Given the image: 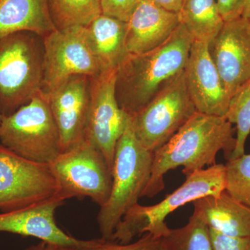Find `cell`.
Listing matches in <instances>:
<instances>
[{
    "label": "cell",
    "mask_w": 250,
    "mask_h": 250,
    "mask_svg": "<svg viewBox=\"0 0 250 250\" xmlns=\"http://www.w3.org/2000/svg\"><path fill=\"white\" fill-rule=\"evenodd\" d=\"M233 132L232 124L225 117L195 112L168 142L153 153L152 173L142 197H153L162 191L164 175L171 170L184 167L187 177L216 164L220 151L228 160L236 146Z\"/></svg>",
    "instance_id": "cell-1"
},
{
    "label": "cell",
    "mask_w": 250,
    "mask_h": 250,
    "mask_svg": "<svg viewBox=\"0 0 250 250\" xmlns=\"http://www.w3.org/2000/svg\"><path fill=\"white\" fill-rule=\"evenodd\" d=\"M194 40L180 24L165 42L142 54H127L116 72L120 107L134 116L184 73Z\"/></svg>",
    "instance_id": "cell-2"
},
{
    "label": "cell",
    "mask_w": 250,
    "mask_h": 250,
    "mask_svg": "<svg viewBox=\"0 0 250 250\" xmlns=\"http://www.w3.org/2000/svg\"><path fill=\"white\" fill-rule=\"evenodd\" d=\"M153 153L141 144L135 134L131 116L116 145L112 167V187L107 202L98 215L102 238L111 241L125 213L139 204L150 179Z\"/></svg>",
    "instance_id": "cell-3"
},
{
    "label": "cell",
    "mask_w": 250,
    "mask_h": 250,
    "mask_svg": "<svg viewBox=\"0 0 250 250\" xmlns=\"http://www.w3.org/2000/svg\"><path fill=\"white\" fill-rule=\"evenodd\" d=\"M43 37L32 31L0 39V113L12 114L41 93L43 82Z\"/></svg>",
    "instance_id": "cell-4"
},
{
    "label": "cell",
    "mask_w": 250,
    "mask_h": 250,
    "mask_svg": "<svg viewBox=\"0 0 250 250\" xmlns=\"http://www.w3.org/2000/svg\"><path fill=\"white\" fill-rule=\"evenodd\" d=\"M226 170L223 164H215L187 176L185 182L164 200L152 206L137 204L130 208L115 230L111 241L128 243L135 236L149 233L160 238L170 228L166 218L179 207L197 199L218 195L225 190Z\"/></svg>",
    "instance_id": "cell-5"
},
{
    "label": "cell",
    "mask_w": 250,
    "mask_h": 250,
    "mask_svg": "<svg viewBox=\"0 0 250 250\" xmlns=\"http://www.w3.org/2000/svg\"><path fill=\"white\" fill-rule=\"evenodd\" d=\"M1 145L28 160L49 164L62 152L58 128L42 92L0 124Z\"/></svg>",
    "instance_id": "cell-6"
},
{
    "label": "cell",
    "mask_w": 250,
    "mask_h": 250,
    "mask_svg": "<svg viewBox=\"0 0 250 250\" xmlns=\"http://www.w3.org/2000/svg\"><path fill=\"white\" fill-rule=\"evenodd\" d=\"M65 200L72 197H89L100 207L109 198L112 169L103 153L83 140L62 152L49 164Z\"/></svg>",
    "instance_id": "cell-7"
},
{
    "label": "cell",
    "mask_w": 250,
    "mask_h": 250,
    "mask_svg": "<svg viewBox=\"0 0 250 250\" xmlns=\"http://www.w3.org/2000/svg\"><path fill=\"white\" fill-rule=\"evenodd\" d=\"M196 111L183 73L146 107L131 116V123L138 140L154 153L168 142Z\"/></svg>",
    "instance_id": "cell-8"
},
{
    "label": "cell",
    "mask_w": 250,
    "mask_h": 250,
    "mask_svg": "<svg viewBox=\"0 0 250 250\" xmlns=\"http://www.w3.org/2000/svg\"><path fill=\"white\" fill-rule=\"evenodd\" d=\"M49 164L28 160L0 145V210L12 211L59 195Z\"/></svg>",
    "instance_id": "cell-9"
},
{
    "label": "cell",
    "mask_w": 250,
    "mask_h": 250,
    "mask_svg": "<svg viewBox=\"0 0 250 250\" xmlns=\"http://www.w3.org/2000/svg\"><path fill=\"white\" fill-rule=\"evenodd\" d=\"M43 82L42 92L48 94L73 75L89 77L101 74L85 26L55 30L44 36Z\"/></svg>",
    "instance_id": "cell-10"
},
{
    "label": "cell",
    "mask_w": 250,
    "mask_h": 250,
    "mask_svg": "<svg viewBox=\"0 0 250 250\" xmlns=\"http://www.w3.org/2000/svg\"><path fill=\"white\" fill-rule=\"evenodd\" d=\"M117 69L90 77L89 108L85 134V140L103 153L111 169L117 143L129 118L117 101Z\"/></svg>",
    "instance_id": "cell-11"
},
{
    "label": "cell",
    "mask_w": 250,
    "mask_h": 250,
    "mask_svg": "<svg viewBox=\"0 0 250 250\" xmlns=\"http://www.w3.org/2000/svg\"><path fill=\"white\" fill-rule=\"evenodd\" d=\"M208 49L231 98L250 80V21L241 17L225 22Z\"/></svg>",
    "instance_id": "cell-12"
},
{
    "label": "cell",
    "mask_w": 250,
    "mask_h": 250,
    "mask_svg": "<svg viewBox=\"0 0 250 250\" xmlns=\"http://www.w3.org/2000/svg\"><path fill=\"white\" fill-rule=\"evenodd\" d=\"M65 200L56 195L36 205L0 213V232L31 236L60 248L79 249L95 244L98 239L80 240L59 228L55 213Z\"/></svg>",
    "instance_id": "cell-13"
},
{
    "label": "cell",
    "mask_w": 250,
    "mask_h": 250,
    "mask_svg": "<svg viewBox=\"0 0 250 250\" xmlns=\"http://www.w3.org/2000/svg\"><path fill=\"white\" fill-rule=\"evenodd\" d=\"M90 77L73 75L44 94L60 136L62 152L85 139L90 103Z\"/></svg>",
    "instance_id": "cell-14"
},
{
    "label": "cell",
    "mask_w": 250,
    "mask_h": 250,
    "mask_svg": "<svg viewBox=\"0 0 250 250\" xmlns=\"http://www.w3.org/2000/svg\"><path fill=\"white\" fill-rule=\"evenodd\" d=\"M208 44L199 41L192 42L184 71L186 85L197 111L225 117L231 98L210 58Z\"/></svg>",
    "instance_id": "cell-15"
},
{
    "label": "cell",
    "mask_w": 250,
    "mask_h": 250,
    "mask_svg": "<svg viewBox=\"0 0 250 250\" xmlns=\"http://www.w3.org/2000/svg\"><path fill=\"white\" fill-rule=\"evenodd\" d=\"M180 24L177 13L163 9L152 0H141L126 22L127 54H142L156 48Z\"/></svg>",
    "instance_id": "cell-16"
},
{
    "label": "cell",
    "mask_w": 250,
    "mask_h": 250,
    "mask_svg": "<svg viewBox=\"0 0 250 250\" xmlns=\"http://www.w3.org/2000/svg\"><path fill=\"white\" fill-rule=\"evenodd\" d=\"M194 211L202 215L210 229L227 236H250V208L226 190L192 202Z\"/></svg>",
    "instance_id": "cell-17"
},
{
    "label": "cell",
    "mask_w": 250,
    "mask_h": 250,
    "mask_svg": "<svg viewBox=\"0 0 250 250\" xmlns=\"http://www.w3.org/2000/svg\"><path fill=\"white\" fill-rule=\"evenodd\" d=\"M55 29L46 0H0V39L22 31L44 37Z\"/></svg>",
    "instance_id": "cell-18"
},
{
    "label": "cell",
    "mask_w": 250,
    "mask_h": 250,
    "mask_svg": "<svg viewBox=\"0 0 250 250\" xmlns=\"http://www.w3.org/2000/svg\"><path fill=\"white\" fill-rule=\"evenodd\" d=\"M85 27L102 71L118 68L127 55L126 22L100 14Z\"/></svg>",
    "instance_id": "cell-19"
},
{
    "label": "cell",
    "mask_w": 250,
    "mask_h": 250,
    "mask_svg": "<svg viewBox=\"0 0 250 250\" xmlns=\"http://www.w3.org/2000/svg\"><path fill=\"white\" fill-rule=\"evenodd\" d=\"M178 14L181 24L194 40L208 43L225 23L215 0H184Z\"/></svg>",
    "instance_id": "cell-20"
},
{
    "label": "cell",
    "mask_w": 250,
    "mask_h": 250,
    "mask_svg": "<svg viewBox=\"0 0 250 250\" xmlns=\"http://www.w3.org/2000/svg\"><path fill=\"white\" fill-rule=\"evenodd\" d=\"M159 240L161 250H213L209 227L195 211L185 226L170 229Z\"/></svg>",
    "instance_id": "cell-21"
},
{
    "label": "cell",
    "mask_w": 250,
    "mask_h": 250,
    "mask_svg": "<svg viewBox=\"0 0 250 250\" xmlns=\"http://www.w3.org/2000/svg\"><path fill=\"white\" fill-rule=\"evenodd\" d=\"M56 29L86 26L102 14L101 0H46Z\"/></svg>",
    "instance_id": "cell-22"
},
{
    "label": "cell",
    "mask_w": 250,
    "mask_h": 250,
    "mask_svg": "<svg viewBox=\"0 0 250 250\" xmlns=\"http://www.w3.org/2000/svg\"><path fill=\"white\" fill-rule=\"evenodd\" d=\"M225 118L236 125V146L229 160L245 154L247 139L250 134V80L230 99Z\"/></svg>",
    "instance_id": "cell-23"
},
{
    "label": "cell",
    "mask_w": 250,
    "mask_h": 250,
    "mask_svg": "<svg viewBox=\"0 0 250 250\" xmlns=\"http://www.w3.org/2000/svg\"><path fill=\"white\" fill-rule=\"evenodd\" d=\"M225 166V190L250 208V154L229 159Z\"/></svg>",
    "instance_id": "cell-24"
},
{
    "label": "cell",
    "mask_w": 250,
    "mask_h": 250,
    "mask_svg": "<svg viewBox=\"0 0 250 250\" xmlns=\"http://www.w3.org/2000/svg\"><path fill=\"white\" fill-rule=\"evenodd\" d=\"M72 250H161L160 240L149 233L133 243H121L114 241L98 238L92 246Z\"/></svg>",
    "instance_id": "cell-25"
},
{
    "label": "cell",
    "mask_w": 250,
    "mask_h": 250,
    "mask_svg": "<svg viewBox=\"0 0 250 250\" xmlns=\"http://www.w3.org/2000/svg\"><path fill=\"white\" fill-rule=\"evenodd\" d=\"M140 0H101L102 14L127 22Z\"/></svg>",
    "instance_id": "cell-26"
},
{
    "label": "cell",
    "mask_w": 250,
    "mask_h": 250,
    "mask_svg": "<svg viewBox=\"0 0 250 250\" xmlns=\"http://www.w3.org/2000/svg\"><path fill=\"white\" fill-rule=\"evenodd\" d=\"M210 233L213 250H250V236H227L212 229Z\"/></svg>",
    "instance_id": "cell-27"
},
{
    "label": "cell",
    "mask_w": 250,
    "mask_h": 250,
    "mask_svg": "<svg viewBox=\"0 0 250 250\" xmlns=\"http://www.w3.org/2000/svg\"><path fill=\"white\" fill-rule=\"evenodd\" d=\"M220 16L225 22L242 17L246 0H215Z\"/></svg>",
    "instance_id": "cell-28"
},
{
    "label": "cell",
    "mask_w": 250,
    "mask_h": 250,
    "mask_svg": "<svg viewBox=\"0 0 250 250\" xmlns=\"http://www.w3.org/2000/svg\"><path fill=\"white\" fill-rule=\"evenodd\" d=\"M152 1L163 9L178 14L182 8L184 0H152Z\"/></svg>",
    "instance_id": "cell-29"
},
{
    "label": "cell",
    "mask_w": 250,
    "mask_h": 250,
    "mask_svg": "<svg viewBox=\"0 0 250 250\" xmlns=\"http://www.w3.org/2000/svg\"><path fill=\"white\" fill-rule=\"evenodd\" d=\"M242 17L246 18V19L250 21V0H246L244 11H243Z\"/></svg>",
    "instance_id": "cell-30"
},
{
    "label": "cell",
    "mask_w": 250,
    "mask_h": 250,
    "mask_svg": "<svg viewBox=\"0 0 250 250\" xmlns=\"http://www.w3.org/2000/svg\"><path fill=\"white\" fill-rule=\"evenodd\" d=\"M47 244V243H46L45 242L41 241L38 244L29 247V248L24 250H45Z\"/></svg>",
    "instance_id": "cell-31"
},
{
    "label": "cell",
    "mask_w": 250,
    "mask_h": 250,
    "mask_svg": "<svg viewBox=\"0 0 250 250\" xmlns=\"http://www.w3.org/2000/svg\"><path fill=\"white\" fill-rule=\"evenodd\" d=\"M45 250H59V247L52 246V245L47 244Z\"/></svg>",
    "instance_id": "cell-32"
},
{
    "label": "cell",
    "mask_w": 250,
    "mask_h": 250,
    "mask_svg": "<svg viewBox=\"0 0 250 250\" xmlns=\"http://www.w3.org/2000/svg\"><path fill=\"white\" fill-rule=\"evenodd\" d=\"M59 250H72L71 248H60L59 247Z\"/></svg>",
    "instance_id": "cell-33"
},
{
    "label": "cell",
    "mask_w": 250,
    "mask_h": 250,
    "mask_svg": "<svg viewBox=\"0 0 250 250\" xmlns=\"http://www.w3.org/2000/svg\"><path fill=\"white\" fill-rule=\"evenodd\" d=\"M2 115L0 113V124H1V118H2Z\"/></svg>",
    "instance_id": "cell-34"
},
{
    "label": "cell",
    "mask_w": 250,
    "mask_h": 250,
    "mask_svg": "<svg viewBox=\"0 0 250 250\" xmlns=\"http://www.w3.org/2000/svg\"><path fill=\"white\" fill-rule=\"evenodd\" d=\"M140 1H141V0H140Z\"/></svg>",
    "instance_id": "cell-35"
}]
</instances>
